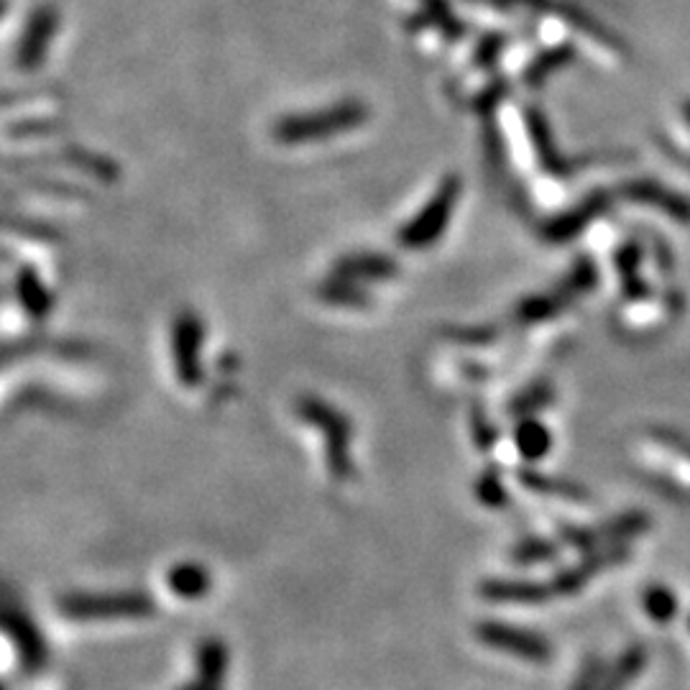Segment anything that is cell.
Masks as SVG:
<instances>
[{
    "label": "cell",
    "mask_w": 690,
    "mask_h": 690,
    "mask_svg": "<svg viewBox=\"0 0 690 690\" xmlns=\"http://www.w3.org/2000/svg\"><path fill=\"white\" fill-rule=\"evenodd\" d=\"M650 437L690 463V435L676 428H650Z\"/></svg>",
    "instance_id": "1f68e13d"
},
{
    "label": "cell",
    "mask_w": 690,
    "mask_h": 690,
    "mask_svg": "<svg viewBox=\"0 0 690 690\" xmlns=\"http://www.w3.org/2000/svg\"><path fill=\"white\" fill-rule=\"evenodd\" d=\"M299 418L310 422L320 430L322 440H326V455H328V468L338 481H346L353 476V459H351V422L340 414L336 406L322 402V399L305 397L297 404Z\"/></svg>",
    "instance_id": "7a4b0ae2"
},
{
    "label": "cell",
    "mask_w": 690,
    "mask_h": 690,
    "mask_svg": "<svg viewBox=\"0 0 690 690\" xmlns=\"http://www.w3.org/2000/svg\"><path fill=\"white\" fill-rule=\"evenodd\" d=\"M527 131L532 138V146H535V154L543 169H547L555 177H565L570 172V164L563 159V154L553 144V133L547 128V121L543 119L539 111H527Z\"/></svg>",
    "instance_id": "4fadbf2b"
},
{
    "label": "cell",
    "mask_w": 690,
    "mask_h": 690,
    "mask_svg": "<svg viewBox=\"0 0 690 690\" xmlns=\"http://www.w3.org/2000/svg\"><path fill=\"white\" fill-rule=\"evenodd\" d=\"M621 195L631 203L655 207V210H662L665 215H670L672 220L680 223H690V199L680 193H672L665 185H658L652 179H637V182H627L621 187Z\"/></svg>",
    "instance_id": "9c48e42d"
},
{
    "label": "cell",
    "mask_w": 690,
    "mask_h": 690,
    "mask_svg": "<svg viewBox=\"0 0 690 690\" xmlns=\"http://www.w3.org/2000/svg\"><path fill=\"white\" fill-rule=\"evenodd\" d=\"M606 670L609 668H606V662L598 658V655H588V658L580 662V668L568 690H601Z\"/></svg>",
    "instance_id": "f1b7e54d"
},
{
    "label": "cell",
    "mask_w": 690,
    "mask_h": 690,
    "mask_svg": "<svg viewBox=\"0 0 690 690\" xmlns=\"http://www.w3.org/2000/svg\"><path fill=\"white\" fill-rule=\"evenodd\" d=\"M21 295H23V299H27V305H29V310H33V312H44L47 310V305H49V299H47V295H44V289H41V285L37 279L31 277V274H27V277L21 279Z\"/></svg>",
    "instance_id": "d6a6232c"
},
{
    "label": "cell",
    "mask_w": 690,
    "mask_h": 690,
    "mask_svg": "<svg viewBox=\"0 0 690 690\" xmlns=\"http://www.w3.org/2000/svg\"><path fill=\"white\" fill-rule=\"evenodd\" d=\"M64 617L82 621L105 619H141L154 611V604L138 594H113V596H72L62 604Z\"/></svg>",
    "instance_id": "5b68a950"
},
{
    "label": "cell",
    "mask_w": 690,
    "mask_h": 690,
    "mask_svg": "<svg viewBox=\"0 0 690 690\" xmlns=\"http://www.w3.org/2000/svg\"><path fill=\"white\" fill-rule=\"evenodd\" d=\"M425 19L451 39L463 37V31H465L463 23L459 21V16L451 11V6H447L445 0H425Z\"/></svg>",
    "instance_id": "4316f807"
},
{
    "label": "cell",
    "mask_w": 690,
    "mask_h": 690,
    "mask_svg": "<svg viewBox=\"0 0 690 690\" xmlns=\"http://www.w3.org/2000/svg\"><path fill=\"white\" fill-rule=\"evenodd\" d=\"M519 481H522V486L527 488V492L539 494V496L563 498V502H588V498H591L588 488L578 486L576 481L550 476V473H543L537 468H522Z\"/></svg>",
    "instance_id": "7c38bea8"
},
{
    "label": "cell",
    "mask_w": 690,
    "mask_h": 690,
    "mask_svg": "<svg viewBox=\"0 0 690 690\" xmlns=\"http://www.w3.org/2000/svg\"><path fill=\"white\" fill-rule=\"evenodd\" d=\"M570 56H573L570 47H558V49H550V52H545L535 64L529 66V72H527L529 85H543V80L550 78V72L560 70L565 62H570Z\"/></svg>",
    "instance_id": "83f0119b"
},
{
    "label": "cell",
    "mask_w": 690,
    "mask_h": 690,
    "mask_svg": "<svg viewBox=\"0 0 690 690\" xmlns=\"http://www.w3.org/2000/svg\"><path fill=\"white\" fill-rule=\"evenodd\" d=\"M484 3H494V6H537L539 0H484Z\"/></svg>",
    "instance_id": "e575fe53"
},
{
    "label": "cell",
    "mask_w": 690,
    "mask_h": 690,
    "mask_svg": "<svg viewBox=\"0 0 690 690\" xmlns=\"http://www.w3.org/2000/svg\"><path fill=\"white\" fill-rule=\"evenodd\" d=\"M553 402H555L553 384L547 379H537L509 399V404H506V414L514 420L535 418L537 412H543L545 406H550Z\"/></svg>",
    "instance_id": "d6986e66"
},
{
    "label": "cell",
    "mask_w": 690,
    "mask_h": 690,
    "mask_svg": "<svg viewBox=\"0 0 690 690\" xmlns=\"http://www.w3.org/2000/svg\"><path fill=\"white\" fill-rule=\"evenodd\" d=\"M512 563L519 565H535V563H550L558 558V543L545 537H525L522 543L512 547Z\"/></svg>",
    "instance_id": "cb8c5ba5"
},
{
    "label": "cell",
    "mask_w": 690,
    "mask_h": 690,
    "mask_svg": "<svg viewBox=\"0 0 690 690\" xmlns=\"http://www.w3.org/2000/svg\"><path fill=\"white\" fill-rule=\"evenodd\" d=\"M498 49H502V37H492V39H486V44H484V49H481L478 52V62H486L488 56H494V54H498Z\"/></svg>",
    "instance_id": "836d02e7"
},
{
    "label": "cell",
    "mask_w": 690,
    "mask_h": 690,
    "mask_svg": "<svg viewBox=\"0 0 690 690\" xmlns=\"http://www.w3.org/2000/svg\"><path fill=\"white\" fill-rule=\"evenodd\" d=\"M642 606L655 625H668L678 617V596L670 591L668 586L662 584H652L645 588L642 594Z\"/></svg>",
    "instance_id": "7402d4cb"
},
{
    "label": "cell",
    "mask_w": 690,
    "mask_h": 690,
    "mask_svg": "<svg viewBox=\"0 0 690 690\" xmlns=\"http://www.w3.org/2000/svg\"><path fill=\"white\" fill-rule=\"evenodd\" d=\"M210 584H213L210 576H207L205 568H199V565H179V568H174L169 573V586L179 596L197 598L210 588Z\"/></svg>",
    "instance_id": "603a6c76"
},
{
    "label": "cell",
    "mask_w": 690,
    "mask_h": 690,
    "mask_svg": "<svg viewBox=\"0 0 690 690\" xmlns=\"http://www.w3.org/2000/svg\"><path fill=\"white\" fill-rule=\"evenodd\" d=\"M445 338H451L453 343H463V346H486L494 343L498 338V330L494 326H478V328H451L443 332Z\"/></svg>",
    "instance_id": "4dcf8cb0"
},
{
    "label": "cell",
    "mask_w": 690,
    "mask_h": 690,
    "mask_svg": "<svg viewBox=\"0 0 690 690\" xmlns=\"http://www.w3.org/2000/svg\"><path fill=\"white\" fill-rule=\"evenodd\" d=\"M514 445L527 463H539L550 453L553 435L537 418H525L514 428Z\"/></svg>",
    "instance_id": "e0dca14e"
},
{
    "label": "cell",
    "mask_w": 690,
    "mask_h": 690,
    "mask_svg": "<svg viewBox=\"0 0 690 690\" xmlns=\"http://www.w3.org/2000/svg\"><path fill=\"white\" fill-rule=\"evenodd\" d=\"M481 596L492 604H545L555 598L550 584L522 578H492L481 584Z\"/></svg>",
    "instance_id": "30bf717a"
},
{
    "label": "cell",
    "mask_w": 690,
    "mask_h": 690,
    "mask_svg": "<svg viewBox=\"0 0 690 690\" xmlns=\"http://www.w3.org/2000/svg\"><path fill=\"white\" fill-rule=\"evenodd\" d=\"M56 27H60V16H56L52 6L39 8V11L31 16L29 27L21 37L19 52H16V64H19L21 70H33V66L44 62L49 47H52Z\"/></svg>",
    "instance_id": "8992f818"
},
{
    "label": "cell",
    "mask_w": 690,
    "mask_h": 690,
    "mask_svg": "<svg viewBox=\"0 0 690 690\" xmlns=\"http://www.w3.org/2000/svg\"><path fill=\"white\" fill-rule=\"evenodd\" d=\"M688 627H690V619H688Z\"/></svg>",
    "instance_id": "f35d334b"
},
{
    "label": "cell",
    "mask_w": 690,
    "mask_h": 690,
    "mask_svg": "<svg viewBox=\"0 0 690 690\" xmlns=\"http://www.w3.org/2000/svg\"><path fill=\"white\" fill-rule=\"evenodd\" d=\"M476 637L492 650H502L512 658L537 665L553 660V645L539 631L525 627L504 625V621H481L476 627Z\"/></svg>",
    "instance_id": "277c9868"
},
{
    "label": "cell",
    "mask_w": 690,
    "mask_h": 690,
    "mask_svg": "<svg viewBox=\"0 0 690 690\" xmlns=\"http://www.w3.org/2000/svg\"><path fill=\"white\" fill-rule=\"evenodd\" d=\"M320 297L328 299V302L332 305H340V307H365L369 305V295L363 292V289L359 287V281H351V279H343V277H336L326 281V285L320 287Z\"/></svg>",
    "instance_id": "d4e9b609"
},
{
    "label": "cell",
    "mask_w": 690,
    "mask_h": 690,
    "mask_svg": "<svg viewBox=\"0 0 690 690\" xmlns=\"http://www.w3.org/2000/svg\"><path fill=\"white\" fill-rule=\"evenodd\" d=\"M473 494H476L478 502L488 506V509H502V506L509 504V492H506L502 473H498V468H494V465L476 478Z\"/></svg>",
    "instance_id": "484cf974"
},
{
    "label": "cell",
    "mask_w": 690,
    "mask_h": 690,
    "mask_svg": "<svg viewBox=\"0 0 690 690\" xmlns=\"http://www.w3.org/2000/svg\"><path fill=\"white\" fill-rule=\"evenodd\" d=\"M228 655L220 642H205L197 658V690H223V678H226Z\"/></svg>",
    "instance_id": "ffe728a7"
},
{
    "label": "cell",
    "mask_w": 690,
    "mask_h": 690,
    "mask_svg": "<svg viewBox=\"0 0 690 690\" xmlns=\"http://www.w3.org/2000/svg\"><path fill=\"white\" fill-rule=\"evenodd\" d=\"M686 119H688V123H690V103L686 105Z\"/></svg>",
    "instance_id": "d590c367"
},
{
    "label": "cell",
    "mask_w": 690,
    "mask_h": 690,
    "mask_svg": "<svg viewBox=\"0 0 690 690\" xmlns=\"http://www.w3.org/2000/svg\"><path fill=\"white\" fill-rule=\"evenodd\" d=\"M397 274V261L384 254H351L336 264V277L351 281H381Z\"/></svg>",
    "instance_id": "8fae6325"
},
{
    "label": "cell",
    "mask_w": 690,
    "mask_h": 690,
    "mask_svg": "<svg viewBox=\"0 0 690 690\" xmlns=\"http://www.w3.org/2000/svg\"><path fill=\"white\" fill-rule=\"evenodd\" d=\"M182 690H197L195 686H187V688H182Z\"/></svg>",
    "instance_id": "74e56055"
},
{
    "label": "cell",
    "mask_w": 690,
    "mask_h": 690,
    "mask_svg": "<svg viewBox=\"0 0 690 690\" xmlns=\"http://www.w3.org/2000/svg\"><path fill=\"white\" fill-rule=\"evenodd\" d=\"M471 430H473V443H476L478 451L492 453V447L498 440V430L492 425V420L486 418L481 406H476V410L471 412Z\"/></svg>",
    "instance_id": "f546056e"
},
{
    "label": "cell",
    "mask_w": 690,
    "mask_h": 690,
    "mask_svg": "<svg viewBox=\"0 0 690 690\" xmlns=\"http://www.w3.org/2000/svg\"><path fill=\"white\" fill-rule=\"evenodd\" d=\"M652 519L647 512H625L619 517L606 519L604 525L594 527L598 545H627L629 539H635L639 535H645L650 529Z\"/></svg>",
    "instance_id": "9a60e30c"
},
{
    "label": "cell",
    "mask_w": 690,
    "mask_h": 690,
    "mask_svg": "<svg viewBox=\"0 0 690 690\" xmlns=\"http://www.w3.org/2000/svg\"><path fill=\"white\" fill-rule=\"evenodd\" d=\"M614 264H617V274L621 279V292L629 302H642L650 297V287L639 274V264H642V246L625 244L614 254Z\"/></svg>",
    "instance_id": "5bb4252c"
},
{
    "label": "cell",
    "mask_w": 690,
    "mask_h": 690,
    "mask_svg": "<svg viewBox=\"0 0 690 690\" xmlns=\"http://www.w3.org/2000/svg\"><path fill=\"white\" fill-rule=\"evenodd\" d=\"M596 285H598L596 264L588 259V256H580V259L570 266V271L563 277L558 292L568 299V302H573V299H580L588 292H594Z\"/></svg>",
    "instance_id": "44dd1931"
},
{
    "label": "cell",
    "mask_w": 690,
    "mask_h": 690,
    "mask_svg": "<svg viewBox=\"0 0 690 690\" xmlns=\"http://www.w3.org/2000/svg\"><path fill=\"white\" fill-rule=\"evenodd\" d=\"M199 343H203V326L193 312L179 315L174 322V363L182 384L195 387L199 381Z\"/></svg>",
    "instance_id": "52a82bcc"
},
{
    "label": "cell",
    "mask_w": 690,
    "mask_h": 690,
    "mask_svg": "<svg viewBox=\"0 0 690 690\" xmlns=\"http://www.w3.org/2000/svg\"><path fill=\"white\" fill-rule=\"evenodd\" d=\"M369 119V111L356 100H346L340 105L320 107V111L310 113H297L281 119L277 126H274V138L279 144L297 146L307 144V141H322L330 136H338V133L359 128Z\"/></svg>",
    "instance_id": "6da1fadb"
},
{
    "label": "cell",
    "mask_w": 690,
    "mask_h": 690,
    "mask_svg": "<svg viewBox=\"0 0 690 690\" xmlns=\"http://www.w3.org/2000/svg\"><path fill=\"white\" fill-rule=\"evenodd\" d=\"M647 660H650V652H647L645 645H629L627 650L619 655V660L606 670L601 690H627L639 676H642Z\"/></svg>",
    "instance_id": "2e32d148"
},
{
    "label": "cell",
    "mask_w": 690,
    "mask_h": 690,
    "mask_svg": "<svg viewBox=\"0 0 690 690\" xmlns=\"http://www.w3.org/2000/svg\"><path fill=\"white\" fill-rule=\"evenodd\" d=\"M568 305L570 302L558 292V287L553 292L529 295L514 310V322H519V326H535V322H545L555 318V315H560Z\"/></svg>",
    "instance_id": "ac0fdd59"
},
{
    "label": "cell",
    "mask_w": 690,
    "mask_h": 690,
    "mask_svg": "<svg viewBox=\"0 0 690 690\" xmlns=\"http://www.w3.org/2000/svg\"><path fill=\"white\" fill-rule=\"evenodd\" d=\"M609 205H611L609 193L588 195L578 207H573V210L563 213L558 215V218H553L550 223H547V226L543 228V236L547 240H553V244L573 240L588 228V223L601 218V215L609 210Z\"/></svg>",
    "instance_id": "ba28073f"
},
{
    "label": "cell",
    "mask_w": 690,
    "mask_h": 690,
    "mask_svg": "<svg viewBox=\"0 0 690 690\" xmlns=\"http://www.w3.org/2000/svg\"><path fill=\"white\" fill-rule=\"evenodd\" d=\"M461 197V179L447 177L435 195L428 199V205L399 230V244L410 251H425L432 244H437L447 223L453 218L455 205Z\"/></svg>",
    "instance_id": "3957f363"
},
{
    "label": "cell",
    "mask_w": 690,
    "mask_h": 690,
    "mask_svg": "<svg viewBox=\"0 0 690 690\" xmlns=\"http://www.w3.org/2000/svg\"><path fill=\"white\" fill-rule=\"evenodd\" d=\"M3 11H6V3H3V0H0V13H3Z\"/></svg>",
    "instance_id": "8d00e7d4"
}]
</instances>
